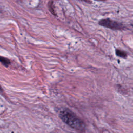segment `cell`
<instances>
[{
	"label": "cell",
	"mask_w": 133,
	"mask_h": 133,
	"mask_svg": "<svg viewBox=\"0 0 133 133\" xmlns=\"http://www.w3.org/2000/svg\"><path fill=\"white\" fill-rule=\"evenodd\" d=\"M99 24L101 26L115 30H125V26L122 23L117 21L111 20L109 18L103 19L99 20Z\"/></svg>",
	"instance_id": "7a4b0ae2"
},
{
	"label": "cell",
	"mask_w": 133,
	"mask_h": 133,
	"mask_svg": "<svg viewBox=\"0 0 133 133\" xmlns=\"http://www.w3.org/2000/svg\"><path fill=\"white\" fill-rule=\"evenodd\" d=\"M0 62L6 67H8L10 64V61L7 58L0 56Z\"/></svg>",
	"instance_id": "277c9868"
},
{
	"label": "cell",
	"mask_w": 133,
	"mask_h": 133,
	"mask_svg": "<svg viewBox=\"0 0 133 133\" xmlns=\"http://www.w3.org/2000/svg\"><path fill=\"white\" fill-rule=\"evenodd\" d=\"M2 91V87H1V86H0V91Z\"/></svg>",
	"instance_id": "5b68a950"
},
{
	"label": "cell",
	"mask_w": 133,
	"mask_h": 133,
	"mask_svg": "<svg viewBox=\"0 0 133 133\" xmlns=\"http://www.w3.org/2000/svg\"><path fill=\"white\" fill-rule=\"evenodd\" d=\"M59 116L63 122L71 127L78 131H84L85 128L84 122L73 112L68 109L61 110Z\"/></svg>",
	"instance_id": "6da1fadb"
},
{
	"label": "cell",
	"mask_w": 133,
	"mask_h": 133,
	"mask_svg": "<svg viewBox=\"0 0 133 133\" xmlns=\"http://www.w3.org/2000/svg\"><path fill=\"white\" fill-rule=\"evenodd\" d=\"M115 54L116 56L123 58H126L127 57V53L122 49H116L115 50Z\"/></svg>",
	"instance_id": "3957f363"
},
{
	"label": "cell",
	"mask_w": 133,
	"mask_h": 133,
	"mask_svg": "<svg viewBox=\"0 0 133 133\" xmlns=\"http://www.w3.org/2000/svg\"><path fill=\"white\" fill-rule=\"evenodd\" d=\"M131 25L133 26V23H132V24H131Z\"/></svg>",
	"instance_id": "8992f818"
}]
</instances>
